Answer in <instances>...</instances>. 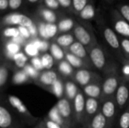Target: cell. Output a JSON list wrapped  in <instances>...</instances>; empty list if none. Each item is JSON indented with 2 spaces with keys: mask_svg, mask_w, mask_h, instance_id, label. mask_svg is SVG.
<instances>
[{
  "mask_svg": "<svg viewBox=\"0 0 129 128\" xmlns=\"http://www.w3.org/2000/svg\"><path fill=\"white\" fill-rule=\"evenodd\" d=\"M119 66L116 63L113 68L104 75L102 82V94L100 102L102 104L107 100L115 96L116 91L122 81V75L119 71Z\"/></svg>",
  "mask_w": 129,
  "mask_h": 128,
  "instance_id": "1",
  "label": "cell"
},
{
  "mask_svg": "<svg viewBox=\"0 0 129 128\" xmlns=\"http://www.w3.org/2000/svg\"><path fill=\"white\" fill-rule=\"evenodd\" d=\"M7 100L10 106L22 123L31 126L36 125L39 121V118L35 117L29 111L23 102L17 97L14 95H8Z\"/></svg>",
  "mask_w": 129,
  "mask_h": 128,
  "instance_id": "2",
  "label": "cell"
},
{
  "mask_svg": "<svg viewBox=\"0 0 129 128\" xmlns=\"http://www.w3.org/2000/svg\"><path fill=\"white\" fill-rule=\"evenodd\" d=\"M88 51L94 67L101 71L104 75L109 72L116 64L115 62L107 57L104 50L97 45Z\"/></svg>",
  "mask_w": 129,
  "mask_h": 128,
  "instance_id": "3",
  "label": "cell"
},
{
  "mask_svg": "<svg viewBox=\"0 0 129 128\" xmlns=\"http://www.w3.org/2000/svg\"><path fill=\"white\" fill-rule=\"evenodd\" d=\"M15 112L10 106L8 100L2 97L0 104V128H23L15 116Z\"/></svg>",
  "mask_w": 129,
  "mask_h": 128,
  "instance_id": "4",
  "label": "cell"
},
{
  "mask_svg": "<svg viewBox=\"0 0 129 128\" xmlns=\"http://www.w3.org/2000/svg\"><path fill=\"white\" fill-rule=\"evenodd\" d=\"M82 88L95 82H103L101 75L91 69H76L73 79Z\"/></svg>",
  "mask_w": 129,
  "mask_h": 128,
  "instance_id": "5",
  "label": "cell"
},
{
  "mask_svg": "<svg viewBox=\"0 0 129 128\" xmlns=\"http://www.w3.org/2000/svg\"><path fill=\"white\" fill-rule=\"evenodd\" d=\"M85 99L82 91H80L75 100L73 102L74 118L76 124H82L84 126L85 118Z\"/></svg>",
  "mask_w": 129,
  "mask_h": 128,
  "instance_id": "6",
  "label": "cell"
},
{
  "mask_svg": "<svg viewBox=\"0 0 129 128\" xmlns=\"http://www.w3.org/2000/svg\"><path fill=\"white\" fill-rule=\"evenodd\" d=\"M56 106L60 113L61 116L65 119V121L71 125L73 127L76 124L74 118V112H73V103L68 100L67 98L63 97L60 100H58Z\"/></svg>",
  "mask_w": 129,
  "mask_h": 128,
  "instance_id": "7",
  "label": "cell"
},
{
  "mask_svg": "<svg viewBox=\"0 0 129 128\" xmlns=\"http://www.w3.org/2000/svg\"><path fill=\"white\" fill-rule=\"evenodd\" d=\"M60 76L55 69L43 70L40 72L39 78L34 81V84L46 91L58 80Z\"/></svg>",
  "mask_w": 129,
  "mask_h": 128,
  "instance_id": "8",
  "label": "cell"
},
{
  "mask_svg": "<svg viewBox=\"0 0 129 128\" xmlns=\"http://www.w3.org/2000/svg\"><path fill=\"white\" fill-rule=\"evenodd\" d=\"M119 109L116 104L115 96L107 100L101 104V111L107 118L110 128H113Z\"/></svg>",
  "mask_w": 129,
  "mask_h": 128,
  "instance_id": "9",
  "label": "cell"
},
{
  "mask_svg": "<svg viewBox=\"0 0 129 128\" xmlns=\"http://www.w3.org/2000/svg\"><path fill=\"white\" fill-rule=\"evenodd\" d=\"M101 103L99 100L87 97L85 99V118L84 127L88 126L91 119L101 111Z\"/></svg>",
  "mask_w": 129,
  "mask_h": 128,
  "instance_id": "10",
  "label": "cell"
},
{
  "mask_svg": "<svg viewBox=\"0 0 129 128\" xmlns=\"http://www.w3.org/2000/svg\"><path fill=\"white\" fill-rule=\"evenodd\" d=\"M115 98L119 110L122 109L129 101V83L122 79L119 85V88L115 94Z\"/></svg>",
  "mask_w": 129,
  "mask_h": 128,
  "instance_id": "11",
  "label": "cell"
},
{
  "mask_svg": "<svg viewBox=\"0 0 129 128\" xmlns=\"http://www.w3.org/2000/svg\"><path fill=\"white\" fill-rule=\"evenodd\" d=\"M73 32L77 41L82 44L88 51L95 45L93 44V39L91 34L85 27L82 26H76L74 28Z\"/></svg>",
  "mask_w": 129,
  "mask_h": 128,
  "instance_id": "12",
  "label": "cell"
},
{
  "mask_svg": "<svg viewBox=\"0 0 129 128\" xmlns=\"http://www.w3.org/2000/svg\"><path fill=\"white\" fill-rule=\"evenodd\" d=\"M104 35L106 41L108 43V45L116 51L118 52V54H119V60L122 62L124 59L125 57L122 55V47H121V44L116 36V35L115 34V32L110 28H106L104 31Z\"/></svg>",
  "mask_w": 129,
  "mask_h": 128,
  "instance_id": "13",
  "label": "cell"
},
{
  "mask_svg": "<svg viewBox=\"0 0 129 128\" xmlns=\"http://www.w3.org/2000/svg\"><path fill=\"white\" fill-rule=\"evenodd\" d=\"M65 59L75 69H91L94 68L93 64L89 63L81 58L71 54L68 50L65 49Z\"/></svg>",
  "mask_w": 129,
  "mask_h": 128,
  "instance_id": "14",
  "label": "cell"
},
{
  "mask_svg": "<svg viewBox=\"0 0 129 128\" xmlns=\"http://www.w3.org/2000/svg\"><path fill=\"white\" fill-rule=\"evenodd\" d=\"M68 50L71 54H73V55L76 56L77 57L79 58H81L83 60L89 63H91V59H90V57H89V54H88V50L86 49V48L82 45L81 44L80 42L79 41H75L68 49Z\"/></svg>",
  "mask_w": 129,
  "mask_h": 128,
  "instance_id": "15",
  "label": "cell"
},
{
  "mask_svg": "<svg viewBox=\"0 0 129 128\" xmlns=\"http://www.w3.org/2000/svg\"><path fill=\"white\" fill-rule=\"evenodd\" d=\"M59 75L65 79H73L76 69L66 60H63L57 63V69Z\"/></svg>",
  "mask_w": 129,
  "mask_h": 128,
  "instance_id": "16",
  "label": "cell"
},
{
  "mask_svg": "<svg viewBox=\"0 0 129 128\" xmlns=\"http://www.w3.org/2000/svg\"><path fill=\"white\" fill-rule=\"evenodd\" d=\"M80 90L78 84L72 79L64 78V97L70 102H73Z\"/></svg>",
  "mask_w": 129,
  "mask_h": 128,
  "instance_id": "17",
  "label": "cell"
},
{
  "mask_svg": "<svg viewBox=\"0 0 129 128\" xmlns=\"http://www.w3.org/2000/svg\"><path fill=\"white\" fill-rule=\"evenodd\" d=\"M10 69H12L11 61L8 60L5 57L2 56L0 64V88L2 91H3L8 81Z\"/></svg>",
  "mask_w": 129,
  "mask_h": 128,
  "instance_id": "18",
  "label": "cell"
},
{
  "mask_svg": "<svg viewBox=\"0 0 129 128\" xmlns=\"http://www.w3.org/2000/svg\"><path fill=\"white\" fill-rule=\"evenodd\" d=\"M82 92L87 97H91L100 100L102 94V82L90 84L82 88Z\"/></svg>",
  "mask_w": 129,
  "mask_h": 128,
  "instance_id": "19",
  "label": "cell"
},
{
  "mask_svg": "<svg viewBox=\"0 0 129 128\" xmlns=\"http://www.w3.org/2000/svg\"><path fill=\"white\" fill-rule=\"evenodd\" d=\"M11 83L14 85H22L25 84L33 83V81L28 76L26 72L23 69H21L14 70V75L11 78Z\"/></svg>",
  "mask_w": 129,
  "mask_h": 128,
  "instance_id": "20",
  "label": "cell"
},
{
  "mask_svg": "<svg viewBox=\"0 0 129 128\" xmlns=\"http://www.w3.org/2000/svg\"><path fill=\"white\" fill-rule=\"evenodd\" d=\"M47 117L51 119V121L56 122L57 124H58L60 126H61L62 128H73L71 125H70L66 121L65 119L61 116L60 113L59 112L56 105L54 106H53L51 108V109L48 112Z\"/></svg>",
  "mask_w": 129,
  "mask_h": 128,
  "instance_id": "21",
  "label": "cell"
},
{
  "mask_svg": "<svg viewBox=\"0 0 129 128\" xmlns=\"http://www.w3.org/2000/svg\"><path fill=\"white\" fill-rule=\"evenodd\" d=\"M48 92L51 93L55 96L58 100H60L64 97V78L61 76L58 80L49 88L46 90Z\"/></svg>",
  "mask_w": 129,
  "mask_h": 128,
  "instance_id": "22",
  "label": "cell"
},
{
  "mask_svg": "<svg viewBox=\"0 0 129 128\" xmlns=\"http://www.w3.org/2000/svg\"><path fill=\"white\" fill-rule=\"evenodd\" d=\"M90 128H110L109 123L102 113L101 111H100L90 121V123L86 126L85 127Z\"/></svg>",
  "mask_w": 129,
  "mask_h": 128,
  "instance_id": "23",
  "label": "cell"
},
{
  "mask_svg": "<svg viewBox=\"0 0 129 128\" xmlns=\"http://www.w3.org/2000/svg\"><path fill=\"white\" fill-rule=\"evenodd\" d=\"M20 51V45L14 42L13 41H8L5 44V50H4L5 57L8 60L11 62L14 55L19 53Z\"/></svg>",
  "mask_w": 129,
  "mask_h": 128,
  "instance_id": "24",
  "label": "cell"
},
{
  "mask_svg": "<svg viewBox=\"0 0 129 128\" xmlns=\"http://www.w3.org/2000/svg\"><path fill=\"white\" fill-rule=\"evenodd\" d=\"M49 50H50V54L54 57L56 62V64L58 62L65 59V51L56 42L51 44Z\"/></svg>",
  "mask_w": 129,
  "mask_h": 128,
  "instance_id": "25",
  "label": "cell"
},
{
  "mask_svg": "<svg viewBox=\"0 0 129 128\" xmlns=\"http://www.w3.org/2000/svg\"><path fill=\"white\" fill-rule=\"evenodd\" d=\"M74 42V37L71 34L60 35L56 38V43L64 50L68 49Z\"/></svg>",
  "mask_w": 129,
  "mask_h": 128,
  "instance_id": "26",
  "label": "cell"
},
{
  "mask_svg": "<svg viewBox=\"0 0 129 128\" xmlns=\"http://www.w3.org/2000/svg\"><path fill=\"white\" fill-rule=\"evenodd\" d=\"M27 61H28V57L26 55V54L23 53L22 51H20L19 53H17V54L14 55L11 62L14 63V67H15L14 70H16V69H23L24 66L28 63Z\"/></svg>",
  "mask_w": 129,
  "mask_h": 128,
  "instance_id": "27",
  "label": "cell"
},
{
  "mask_svg": "<svg viewBox=\"0 0 129 128\" xmlns=\"http://www.w3.org/2000/svg\"><path fill=\"white\" fill-rule=\"evenodd\" d=\"M41 59L45 70L53 69V67L56 64V62L51 54L45 53L41 56Z\"/></svg>",
  "mask_w": 129,
  "mask_h": 128,
  "instance_id": "28",
  "label": "cell"
},
{
  "mask_svg": "<svg viewBox=\"0 0 129 128\" xmlns=\"http://www.w3.org/2000/svg\"><path fill=\"white\" fill-rule=\"evenodd\" d=\"M116 31L120 35L129 38V23L124 20H118L115 24Z\"/></svg>",
  "mask_w": 129,
  "mask_h": 128,
  "instance_id": "29",
  "label": "cell"
},
{
  "mask_svg": "<svg viewBox=\"0 0 129 128\" xmlns=\"http://www.w3.org/2000/svg\"><path fill=\"white\" fill-rule=\"evenodd\" d=\"M23 69L26 72V73L28 75V76L32 79V81H33V83H34V81L39 78V74H40V72H41L38 71L36 68H34V67L30 64L29 62L26 63V65L24 66V68H23Z\"/></svg>",
  "mask_w": 129,
  "mask_h": 128,
  "instance_id": "30",
  "label": "cell"
},
{
  "mask_svg": "<svg viewBox=\"0 0 129 128\" xmlns=\"http://www.w3.org/2000/svg\"><path fill=\"white\" fill-rule=\"evenodd\" d=\"M119 128H129V109L127 107L122 113L119 117V123H118Z\"/></svg>",
  "mask_w": 129,
  "mask_h": 128,
  "instance_id": "31",
  "label": "cell"
},
{
  "mask_svg": "<svg viewBox=\"0 0 129 128\" xmlns=\"http://www.w3.org/2000/svg\"><path fill=\"white\" fill-rule=\"evenodd\" d=\"M39 52L40 51H39L37 47L31 42L25 45V46H24V53L26 54V56H29L31 58L34 57L39 56Z\"/></svg>",
  "mask_w": 129,
  "mask_h": 128,
  "instance_id": "32",
  "label": "cell"
},
{
  "mask_svg": "<svg viewBox=\"0 0 129 128\" xmlns=\"http://www.w3.org/2000/svg\"><path fill=\"white\" fill-rule=\"evenodd\" d=\"M94 9L92 5H87L82 11L80 13L81 17L85 20H90L94 17Z\"/></svg>",
  "mask_w": 129,
  "mask_h": 128,
  "instance_id": "33",
  "label": "cell"
},
{
  "mask_svg": "<svg viewBox=\"0 0 129 128\" xmlns=\"http://www.w3.org/2000/svg\"><path fill=\"white\" fill-rule=\"evenodd\" d=\"M122 68H121V75L122 79L129 83V60L125 58L122 61Z\"/></svg>",
  "mask_w": 129,
  "mask_h": 128,
  "instance_id": "34",
  "label": "cell"
},
{
  "mask_svg": "<svg viewBox=\"0 0 129 128\" xmlns=\"http://www.w3.org/2000/svg\"><path fill=\"white\" fill-rule=\"evenodd\" d=\"M33 45H35L39 51L40 52H45L48 49H50V45L49 43L46 40H39V39H35L31 41Z\"/></svg>",
  "mask_w": 129,
  "mask_h": 128,
  "instance_id": "35",
  "label": "cell"
},
{
  "mask_svg": "<svg viewBox=\"0 0 129 128\" xmlns=\"http://www.w3.org/2000/svg\"><path fill=\"white\" fill-rule=\"evenodd\" d=\"M73 26V21L70 19H65L61 20L58 24V29L60 32H67Z\"/></svg>",
  "mask_w": 129,
  "mask_h": 128,
  "instance_id": "36",
  "label": "cell"
},
{
  "mask_svg": "<svg viewBox=\"0 0 129 128\" xmlns=\"http://www.w3.org/2000/svg\"><path fill=\"white\" fill-rule=\"evenodd\" d=\"M57 29H58V27L54 23L45 24V32H46L48 39L53 38L56 35L57 32Z\"/></svg>",
  "mask_w": 129,
  "mask_h": 128,
  "instance_id": "37",
  "label": "cell"
},
{
  "mask_svg": "<svg viewBox=\"0 0 129 128\" xmlns=\"http://www.w3.org/2000/svg\"><path fill=\"white\" fill-rule=\"evenodd\" d=\"M29 63L38 71L42 72V71L45 70L44 69V67H43V65H42V63L41 56H37V57H34L30 58Z\"/></svg>",
  "mask_w": 129,
  "mask_h": 128,
  "instance_id": "38",
  "label": "cell"
},
{
  "mask_svg": "<svg viewBox=\"0 0 129 128\" xmlns=\"http://www.w3.org/2000/svg\"><path fill=\"white\" fill-rule=\"evenodd\" d=\"M3 34H4L5 37H6V38H12V39L17 37V36H19V35H20L19 29H17V28H13V27L5 29Z\"/></svg>",
  "mask_w": 129,
  "mask_h": 128,
  "instance_id": "39",
  "label": "cell"
},
{
  "mask_svg": "<svg viewBox=\"0 0 129 128\" xmlns=\"http://www.w3.org/2000/svg\"><path fill=\"white\" fill-rule=\"evenodd\" d=\"M42 16L48 23H53L56 21V15L49 10H44L42 11Z\"/></svg>",
  "mask_w": 129,
  "mask_h": 128,
  "instance_id": "40",
  "label": "cell"
},
{
  "mask_svg": "<svg viewBox=\"0 0 129 128\" xmlns=\"http://www.w3.org/2000/svg\"><path fill=\"white\" fill-rule=\"evenodd\" d=\"M19 25L20 26H24V27H30L33 25L32 20L26 17V15L23 14H20V23Z\"/></svg>",
  "mask_w": 129,
  "mask_h": 128,
  "instance_id": "41",
  "label": "cell"
},
{
  "mask_svg": "<svg viewBox=\"0 0 129 128\" xmlns=\"http://www.w3.org/2000/svg\"><path fill=\"white\" fill-rule=\"evenodd\" d=\"M121 47L122 50L124 53L125 58L129 60V39L128 38H123L121 41Z\"/></svg>",
  "mask_w": 129,
  "mask_h": 128,
  "instance_id": "42",
  "label": "cell"
},
{
  "mask_svg": "<svg viewBox=\"0 0 129 128\" xmlns=\"http://www.w3.org/2000/svg\"><path fill=\"white\" fill-rule=\"evenodd\" d=\"M5 22L7 24L13 25V24H19L20 23V14H11L5 18Z\"/></svg>",
  "mask_w": 129,
  "mask_h": 128,
  "instance_id": "43",
  "label": "cell"
},
{
  "mask_svg": "<svg viewBox=\"0 0 129 128\" xmlns=\"http://www.w3.org/2000/svg\"><path fill=\"white\" fill-rule=\"evenodd\" d=\"M73 6L78 11H81L87 5V0H73Z\"/></svg>",
  "mask_w": 129,
  "mask_h": 128,
  "instance_id": "44",
  "label": "cell"
},
{
  "mask_svg": "<svg viewBox=\"0 0 129 128\" xmlns=\"http://www.w3.org/2000/svg\"><path fill=\"white\" fill-rule=\"evenodd\" d=\"M43 121L45 122L46 127L48 128H62L61 126H60L56 122H54V121H51V119H49L47 116H45L43 118Z\"/></svg>",
  "mask_w": 129,
  "mask_h": 128,
  "instance_id": "45",
  "label": "cell"
},
{
  "mask_svg": "<svg viewBox=\"0 0 129 128\" xmlns=\"http://www.w3.org/2000/svg\"><path fill=\"white\" fill-rule=\"evenodd\" d=\"M18 29H19V31H20V35L23 37V38H24L25 39L26 38H29L30 36H31V35H30V32H29V29L27 28V27H24V26H19L18 27Z\"/></svg>",
  "mask_w": 129,
  "mask_h": 128,
  "instance_id": "46",
  "label": "cell"
},
{
  "mask_svg": "<svg viewBox=\"0 0 129 128\" xmlns=\"http://www.w3.org/2000/svg\"><path fill=\"white\" fill-rule=\"evenodd\" d=\"M39 35L40 36L44 38V39H48L47 35H46V32H45V23H41L39 26Z\"/></svg>",
  "mask_w": 129,
  "mask_h": 128,
  "instance_id": "47",
  "label": "cell"
},
{
  "mask_svg": "<svg viewBox=\"0 0 129 128\" xmlns=\"http://www.w3.org/2000/svg\"><path fill=\"white\" fill-rule=\"evenodd\" d=\"M45 1L47 6L51 8H57L60 5L57 0H45Z\"/></svg>",
  "mask_w": 129,
  "mask_h": 128,
  "instance_id": "48",
  "label": "cell"
},
{
  "mask_svg": "<svg viewBox=\"0 0 129 128\" xmlns=\"http://www.w3.org/2000/svg\"><path fill=\"white\" fill-rule=\"evenodd\" d=\"M22 3V0H9V6L12 9L18 8Z\"/></svg>",
  "mask_w": 129,
  "mask_h": 128,
  "instance_id": "49",
  "label": "cell"
},
{
  "mask_svg": "<svg viewBox=\"0 0 129 128\" xmlns=\"http://www.w3.org/2000/svg\"><path fill=\"white\" fill-rule=\"evenodd\" d=\"M121 12L125 20L129 22V5H124L121 8Z\"/></svg>",
  "mask_w": 129,
  "mask_h": 128,
  "instance_id": "50",
  "label": "cell"
},
{
  "mask_svg": "<svg viewBox=\"0 0 129 128\" xmlns=\"http://www.w3.org/2000/svg\"><path fill=\"white\" fill-rule=\"evenodd\" d=\"M12 41H13L14 42L18 44L19 45H23V44H24V42H25V38H23L21 35H19V36H17V37L13 38Z\"/></svg>",
  "mask_w": 129,
  "mask_h": 128,
  "instance_id": "51",
  "label": "cell"
},
{
  "mask_svg": "<svg viewBox=\"0 0 129 128\" xmlns=\"http://www.w3.org/2000/svg\"><path fill=\"white\" fill-rule=\"evenodd\" d=\"M59 4H60V5H62L63 7H69L71 5V0H57Z\"/></svg>",
  "mask_w": 129,
  "mask_h": 128,
  "instance_id": "52",
  "label": "cell"
},
{
  "mask_svg": "<svg viewBox=\"0 0 129 128\" xmlns=\"http://www.w3.org/2000/svg\"><path fill=\"white\" fill-rule=\"evenodd\" d=\"M9 5V2L8 0H0V8L1 10H5Z\"/></svg>",
  "mask_w": 129,
  "mask_h": 128,
  "instance_id": "53",
  "label": "cell"
},
{
  "mask_svg": "<svg viewBox=\"0 0 129 128\" xmlns=\"http://www.w3.org/2000/svg\"><path fill=\"white\" fill-rule=\"evenodd\" d=\"M28 29H29V31L30 32L31 36H36L37 35V29H36V26L33 24L30 27H29Z\"/></svg>",
  "mask_w": 129,
  "mask_h": 128,
  "instance_id": "54",
  "label": "cell"
},
{
  "mask_svg": "<svg viewBox=\"0 0 129 128\" xmlns=\"http://www.w3.org/2000/svg\"><path fill=\"white\" fill-rule=\"evenodd\" d=\"M34 128H48L46 127V125H45V122L43 121V120H42V121H39L36 125H35V127Z\"/></svg>",
  "mask_w": 129,
  "mask_h": 128,
  "instance_id": "55",
  "label": "cell"
},
{
  "mask_svg": "<svg viewBox=\"0 0 129 128\" xmlns=\"http://www.w3.org/2000/svg\"><path fill=\"white\" fill-rule=\"evenodd\" d=\"M29 2H37L38 0H28Z\"/></svg>",
  "mask_w": 129,
  "mask_h": 128,
  "instance_id": "56",
  "label": "cell"
},
{
  "mask_svg": "<svg viewBox=\"0 0 129 128\" xmlns=\"http://www.w3.org/2000/svg\"><path fill=\"white\" fill-rule=\"evenodd\" d=\"M128 109H129V101H128Z\"/></svg>",
  "mask_w": 129,
  "mask_h": 128,
  "instance_id": "57",
  "label": "cell"
},
{
  "mask_svg": "<svg viewBox=\"0 0 129 128\" xmlns=\"http://www.w3.org/2000/svg\"><path fill=\"white\" fill-rule=\"evenodd\" d=\"M84 128H90V127H84Z\"/></svg>",
  "mask_w": 129,
  "mask_h": 128,
  "instance_id": "58",
  "label": "cell"
}]
</instances>
